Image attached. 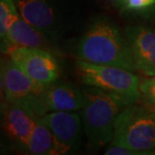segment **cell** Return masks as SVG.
<instances>
[{"label":"cell","mask_w":155,"mask_h":155,"mask_svg":"<svg viewBox=\"0 0 155 155\" xmlns=\"http://www.w3.org/2000/svg\"><path fill=\"white\" fill-rule=\"evenodd\" d=\"M85 102L80 110L84 132L93 147L112 142L117 118L124 106L103 90L88 86L83 89Z\"/></svg>","instance_id":"3"},{"label":"cell","mask_w":155,"mask_h":155,"mask_svg":"<svg viewBox=\"0 0 155 155\" xmlns=\"http://www.w3.org/2000/svg\"><path fill=\"white\" fill-rule=\"evenodd\" d=\"M85 96L83 89L78 88L72 83L57 81L46 86L38 100L36 114L40 117L54 111L77 112L83 108Z\"/></svg>","instance_id":"8"},{"label":"cell","mask_w":155,"mask_h":155,"mask_svg":"<svg viewBox=\"0 0 155 155\" xmlns=\"http://www.w3.org/2000/svg\"><path fill=\"white\" fill-rule=\"evenodd\" d=\"M106 155H155V108L137 103L124 107L117 118Z\"/></svg>","instance_id":"2"},{"label":"cell","mask_w":155,"mask_h":155,"mask_svg":"<svg viewBox=\"0 0 155 155\" xmlns=\"http://www.w3.org/2000/svg\"><path fill=\"white\" fill-rule=\"evenodd\" d=\"M51 130L54 137L68 150L76 151L82 142L84 130L81 114L68 111H54L45 113L38 118Z\"/></svg>","instance_id":"10"},{"label":"cell","mask_w":155,"mask_h":155,"mask_svg":"<svg viewBox=\"0 0 155 155\" xmlns=\"http://www.w3.org/2000/svg\"><path fill=\"white\" fill-rule=\"evenodd\" d=\"M78 74L86 86L99 88L116 98L124 107L141 100V80L123 68L77 61Z\"/></svg>","instance_id":"4"},{"label":"cell","mask_w":155,"mask_h":155,"mask_svg":"<svg viewBox=\"0 0 155 155\" xmlns=\"http://www.w3.org/2000/svg\"><path fill=\"white\" fill-rule=\"evenodd\" d=\"M141 100L144 104L155 108V76L147 77L140 84Z\"/></svg>","instance_id":"15"},{"label":"cell","mask_w":155,"mask_h":155,"mask_svg":"<svg viewBox=\"0 0 155 155\" xmlns=\"http://www.w3.org/2000/svg\"><path fill=\"white\" fill-rule=\"evenodd\" d=\"M1 87L5 101L26 105L35 113L40 96L46 88L27 76L9 58L1 63Z\"/></svg>","instance_id":"5"},{"label":"cell","mask_w":155,"mask_h":155,"mask_svg":"<svg viewBox=\"0 0 155 155\" xmlns=\"http://www.w3.org/2000/svg\"><path fill=\"white\" fill-rule=\"evenodd\" d=\"M20 16L51 39H57L60 21L52 0H17Z\"/></svg>","instance_id":"11"},{"label":"cell","mask_w":155,"mask_h":155,"mask_svg":"<svg viewBox=\"0 0 155 155\" xmlns=\"http://www.w3.org/2000/svg\"><path fill=\"white\" fill-rule=\"evenodd\" d=\"M8 58L27 76L43 86L57 82L60 77V66L54 52L42 48H13Z\"/></svg>","instance_id":"6"},{"label":"cell","mask_w":155,"mask_h":155,"mask_svg":"<svg viewBox=\"0 0 155 155\" xmlns=\"http://www.w3.org/2000/svg\"><path fill=\"white\" fill-rule=\"evenodd\" d=\"M19 16L17 5L14 0H0V38L3 40L11 25Z\"/></svg>","instance_id":"14"},{"label":"cell","mask_w":155,"mask_h":155,"mask_svg":"<svg viewBox=\"0 0 155 155\" xmlns=\"http://www.w3.org/2000/svg\"><path fill=\"white\" fill-rule=\"evenodd\" d=\"M2 52L7 54L13 48H35L54 51L52 39L18 16L11 25L6 38L1 40Z\"/></svg>","instance_id":"12"},{"label":"cell","mask_w":155,"mask_h":155,"mask_svg":"<svg viewBox=\"0 0 155 155\" xmlns=\"http://www.w3.org/2000/svg\"><path fill=\"white\" fill-rule=\"evenodd\" d=\"M118 4L123 10L144 12L155 6V0H120Z\"/></svg>","instance_id":"16"},{"label":"cell","mask_w":155,"mask_h":155,"mask_svg":"<svg viewBox=\"0 0 155 155\" xmlns=\"http://www.w3.org/2000/svg\"><path fill=\"white\" fill-rule=\"evenodd\" d=\"M26 151L32 155H60L69 152L58 141L51 130L39 120L32 131Z\"/></svg>","instance_id":"13"},{"label":"cell","mask_w":155,"mask_h":155,"mask_svg":"<svg viewBox=\"0 0 155 155\" xmlns=\"http://www.w3.org/2000/svg\"><path fill=\"white\" fill-rule=\"evenodd\" d=\"M136 69L146 77L155 76V28L131 25L123 30Z\"/></svg>","instance_id":"9"},{"label":"cell","mask_w":155,"mask_h":155,"mask_svg":"<svg viewBox=\"0 0 155 155\" xmlns=\"http://www.w3.org/2000/svg\"><path fill=\"white\" fill-rule=\"evenodd\" d=\"M76 55L88 63L137 71L124 31L103 18L93 22L78 40Z\"/></svg>","instance_id":"1"},{"label":"cell","mask_w":155,"mask_h":155,"mask_svg":"<svg viewBox=\"0 0 155 155\" xmlns=\"http://www.w3.org/2000/svg\"><path fill=\"white\" fill-rule=\"evenodd\" d=\"M2 129L11 142L26 150L38 116L26 105L5 101L1 105Z\"/></svg>","instance_id":"7"},{"label":"cell","mask_w":155,"mask_h":155,"mask_svg":"<svg viewBox=\"0 0 155 155\" xmlns=\"http://www.w3.org/2000/svg\"><path fill=\"white\" fill-rule=\"evenodd\" d=\"M114 1H116V2H119V1H120V0H114Z\"/></svg>","instance_id":"17"}]
</instances>
